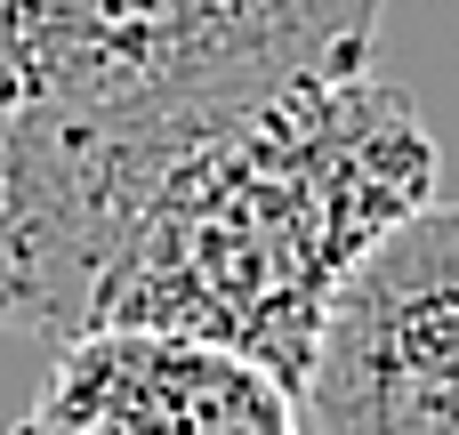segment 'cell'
<instances>
[{
  "instance_id": "6da1fadb",
  "label": "cell",
  "mask_w": 459,
  "mask_h": 435,
  "mask_svg": "<svg viewBox=\"0 0 459 435\" xmlns=\"http://www.w3.org/2000/svg\"><path fill=\"white\" fill-rule=\"evenodd\" d=\"M444 145L403 81L299 73L186 137L121 218L81 331L137 323L234 347L290 396L355 258L436 202Z\"/></svg>"
},
{
  "instance_id": "7a4b0ae2",
  "label": "cell",
  "mask_w": 459,
  "mask_h": 435,
  "mask_svg": "<svg viewBox=\"0 0 459 435\" xmlns=\"http://www.w3.org/2000/svg\"><path fill=\"white\" fill-rule=\"evenodd\" d=\"M315 435H459V202H420L387 226L299 371Z\"/></svg>"
},
{
  "instance_id": "3957f363",
  "label": "cell",
  "mask_w": 459,
  "mask_h": 435,
  "mask_svg": "<svg viewBox=\"0 0 459 435\" xmlns=\"http://www.w3.org/2000/svg\"><path fill=\"white\" fill-rule=\"evenodd\" d=\"M299 396L210 339L178 331H73L48 396L24 412L16 435H299Z\"/></svg>"
}]
</instances>
